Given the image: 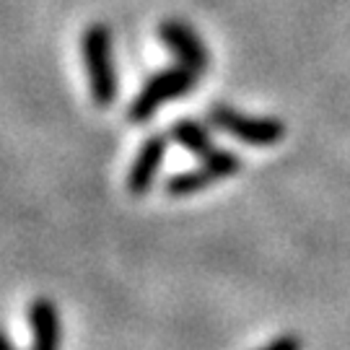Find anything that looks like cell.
<instances>
[{
  "label": "cell",
  "instance_id": "obj_1",
  "mask_svg": "<svg viewBox=\"0 0 350 350\" xmlns=\"http://www.w3.org/2000/svg\"><path fill=\"white\" fill-rule=\"evenodd\" d=\"M198 81H200V73L182 63L156 70V73L143 83V88L138 91V96L130 104V109H127L130 122H135V125L148 122L163 104L189 96V94L195 91V86H198Z\"/></svg>",
  "mask_w": 350,
  "mask_h": 350
},
{
  "label": "cell",
  "instance_id": "obj_7",
  "mask_svg": "<svg viewBox=\"0 0 350 350\" xmlns=\"http://www.w3.org/2000/svg\"><path fill=\"white\" fill-rule=\"evenodd\" d=\"M29 322H31V332H34V350H57L60 319H57V309L50 299H34L31 309H29ZM3 350L16 348L11 340H5Z\"/></svg>",
  "mask_w": 350,
  "mask_h": 350
},
{
  "label": "cell",
  "instance_id": "obj_6",
  "mask_svg": "<svg viewBox=\"0 0 350 350\" xmlns=\"http://www.w3.org/2000/svg\"><path fill=\"white\" fill-rule=\"evenodd\" d=\"M169 133H153L148 138L140 143L138 156L127 172V192L130 195H146L150 187H153V179L161 169V161L166 156V146H169Z\"/></svg>",
  "mask_w": 350,
  "mask_h": 350
},
{
  "label": "cell",
  "instance_id": "obj_2",
  "mask_svg": "<svg viewBox=\"0 0 350 350\" xmlns=\"http://www.w3.org/2000/svg\"><path fill=\"white\" fill-rule=\"evenodd\" d=\"M81 52L86 60L88 88L96 107L107 109L117 99V73H114L112 31L107 24H91L81 37Z\"/></svg>",
  "mask_w": 350,
  "mask_h": 350
},
{
  "label": "cell",
  "instance_id": "obj_3",
  "mask_svg": "<svg viewBox=\"0 0 350 350\" xmlns=\"http://www.w3.org/2000/svg\"><path fill=\"white\" fill-rule=\"evenodd\" d=\"M208 120L215 130H221L247 146H257V148H270V146L283 143L288 133L286 122L278 117H250V114H241L239 109L226 107V104L211 107Z\"/></svg>",
  "mask_w": 350,
  "mask_h": 350
},
{
  "label": "cell",
  "instance_id": "obj_4",
  "mask_svg": "<svg viewBox=\"0 0 350 350\" xmlns=\"http://www.w3.org/2000/svg\"><path fill=\"white\" fill-rule=\"evenodd\" d=\"M239 169H241V159H239L234 150L215 148L213 153L202 156L198 166H192L187 172H176L174 176H169L166 185H163V192L169 198H187V195H195V192H200V189L221 182V179L234 176Z\"/></svg>",
  "mask_w": 350,
  "mask_h": 350
},
{
  "label": "cell",
  "instance_id": "obj_9",
  "mask_svg": "<svg viewBox=\"0 0 350 350\" xmlns=\"http://www.w3.org/2000/svg\"><path fill=\"white\" fill-rule=\"evenodd\" d=\"M260 350H304V342H301L299 335H280L273 342H267L265 348Z\"/></svg>",
  "mask_w": 350,
  "mask_h": 350
},
{
  "label": "cell",
  "instance_id": "obj_8",
  "mask_svg": "<svg viewBox=\"0 0 350 350\" xmlns=\"http://www.w3.org/2000/svg\"><path fill=\"white\" fill-rule=\"evenodd\" d=\"M169 138L174 140L176 146H182L185 150H189L192 156H208L215 150V143H213L211 130L198 122V120H176L172 130H169Z\"/></svg>",
  "mask_w": 350,
  "mask_h": 350
},
{
  "label": "cell",
  "instance_id": "obj_5",
  "mask_svg": "<svg viewBox=\"0 0 350 350\" xmlns=\"http://www.w3.org/2000/svg\"><path fill=\"white\" fill-rule=\"evenodd\" d=\"M159 39H161L163 47L174 52V57L182 65H189L198 73L211 68V52L202 44V39L198 37V31L185 21H176V18L161 21L159 24Z\"/></svg>",
  "mask_w": 350,
  "mask_h": 350
}]
</instances>
